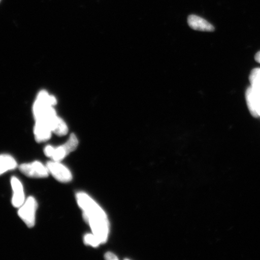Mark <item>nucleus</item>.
<instances>
[{"instance_id":"f257e3e1","label":"nucleus","mask_w":260,"mask_h":260,"mask_svg":"<svg viewBox=\"0 0 260 260\" xmlns=\"http://www.w3.org/2000/svg\"><path fill=\"white\" fill-rule=\"evenodd\" d=\"M83 219L88 223L92 233L101 243L107 241L109 235V221L107 216L93 215L83 213Z\"/></svg>"},{"instance_id":"f03ea898","label":"nucleus","mask_w":260,"mask_h":260,"mask_svg":"<svg viewBox=\"0 0 260 260\" xmlns=\"http://www.w3.org/2000/svg\"><path fill=\"white\" fill-rule=\"evenodd\" d=\"M79 145V141L74 134L71 135L68 141L57 148L48 145L44 149V153L54 161H60L68 154L73 152Z\"/></svg>"},{"instance_id":"7ed1b4c3","label":"nucleus","mask_w":260,"mask_h":260,"mask_svg":"<svg viewBox=\"0 0 260 260\" xmlns=\"http://www.w3.org/2000/svg\"><path fill=\"white\" fill-rule=\"evenodd\" d=\"M38 204L34 197H29L19 207L18 215L29 228L35 226Z\"/></svg>"},{"instance_id":"20e7f679","label":"nucleus","mask_w":260,"mask_h":260,"mask_svg":"<svg viewBox=\"0 0 260 260\" xmlns=\"http://www.w3.org/2000/svg\"><path fill=\"white\" fill-rule=\"evenodd\" d=\"M76 200L78 205L83 210V213L93 215H106L105 211L88 194L83 192L78 193L76 194Z\"/></svg>"},{"instance_id":"39448f33","label":"nucleus","mask_w":260,"mask_h":260,"mask_svg":"<svg viewBox=\"0 0 260 260\" xmlns=\"http://www.w3.org/2000/svg\"><path fill=\"white\" fill-rule=\"evenodd\" d=\"M19 170L25 176L30 178H46L50 174L47 165L45 166L38 161L22 164L19 167Z\"/></svg>"},{"instance_id":"423d86ee","label":"nucleus","mask_w":260,"mask_h":260,"mask_svg":"<svg viewBox=\"0 0 260 260\" xmlns=\"http://www.w3.org/2000/svg\"><path fill=\"white\" fill-rule=\"evenodd\" d=\"M47 167L50 174L61 183H68L72 180L73 175L69 169L60 161H49Z\"/></svg>"},{"instance_id":"0eeeda50","label":"nucleus","mask_w":260,"mask_h":260,"mask_svg":"<svg viewBox=\"0 0 260 260\" xmlns=\"http://www.w3.org/2000/svg\"><path fill=\"white\" fill-rule=\"evenodd\" d=\"M247 105L253 116H260V89L249 87L246 92Z\"/></svg>"},{"instance_id":"6e6552de","label":"nucleus","mask_w":260,"mask_h":260,"mask_svg":"<svg viewBox=\"0 0 260 260\" xmlns=\"http://www.w3.org/2000/svg\"><path fill=\"white\" fill-rule=\"evenodd\" d=\"M51 131L50 124L45 120H37L36 121L34 135L36 141L39 143L48 141L51 138Z\"/></svg>"},{"instance_id":"1a4fd4ad","label":"nucleus","mask_w":260,"mask_h":260,"mask_svg":"<svg viewBox=\"0 0 260 260\" xmlns=\"http://www.w3.org/2000/svg\"><path fill=\"white\" fill-rule=\"evenodd\" d=\"M11 186L13 190L12 205L14 207L19 208L25 201L23 186L21 182L15 177L11 179Z\"/></svg>"},{"instance_id":"9d476101","label":"nucleus","mask_w":260,"mask_h":260,"mask_svg":"<svg viewBox=\"0 0 260 260\" xmlns=\"http://www.w3.org/2000/svg\"><path fill=\"white\" fill-rule=\"evenodd\" d=\"M188 24L193 30L202 31H213V25L206 19L194 15H191L188 17Z\"/></svg>"},{"instance_id":"9b49d317","label":"nucleus","mask_w":260,"mask_h":260,"mask_svg":"<svg viewBox=\"0 0 260 260\" xmlns=\"http://www.w3.org/2000/svg\"><path fill=\"white\" fill-rule=\"evenodd\" d=\"M50 124L52 132L57 136L66 135L68 132V128L66 122L57 115L53 117L48 121Z\"/></svg>"},{"instance_id":"f8f14e48","label":"nucleus","mask_w":260,"mask_h":260,"mask_svg":"<svg viewBox=\"0 0 260 260\" xmlns=\"http://www.w3.org/2000/svg\"><path fill=\"white\" fill-rule=\"evenodd\" d=\"M17 167V162L11 155H0V175L9 171L15 170Z\"/></svg>"},{"instance_id":"ddd939ff","label":"nucleus","mask_w":260,"mask_h":260,"mask_svg":"<svg viewBox=\"0 0 260 260\" xmlns=\"http://www.w3.org/2000/svg\"><path fill=\"white\" fill-rule=\"evenodd\" d=\"M37 100L41 102L46 104L50 106H55L57 104V100L53 95H51L47 91L42 90L39 92Z\"/></svg>"},{"instance_id":"4468645a","label":"nucleus","mask_w":260,"mask_h":260,"mask_svg":"<svg viewBox=\"0 0 260 260\" xmlns=\"http://www.w3.org/2000/svg\"><path fill=\"white\" fill-rule=\"evenodd\" d=\"M249 81L253 88L260 89V68H255L251 71Z\"/></svg>"},{"instance_id":"2eb2a0df","label":"nucleus","mask_w":260,"mask_h":260,"mask_svg":"<svg viewBox=\"0 0 260 260\" xmlns=\"http://www.w3.org/2000/svg\"><path fill=\"white\" fill-rule=\"evenodd\" d=\"M84 242L86 245H90L92 247H98L101 244L99 239L93 234H87L84 237Z\"/></svg>"},{"instance_id":"dca6fc26","label":"nucleus","mask_w":260,"mask_h":260,"mask_svg":"<svg viewBox=\"0 0 260 260\" xmlns=\"http://www.w3.org/2000/svg\"><path fill=\"white\" fill-rule=\"evenodd\" d=\"M105 258L109 260L118 259V258L112 252H107L105 255Z\"/></svg>"},{"instance_id":"f3484780","label":"nucleus","mask_w":260,"mask_h":260,"mask_svg":"<svg viewBox=\"0 0 260 260\" xmlns=\"http://www.w3.org/2000/svg\"><path fill=\"white\" fill-rule=\"evenodd\" d=\"M255 60L257 61V62L260 63V51L258 52V53L256 54L255 56Z\"/></svg>"},{"instance_id":"a211bd4d","label":"nucleus","mask_w":260,"mask_h":260,"mask_svg":"<svg viewBox=\"0 0 260 260\" xmlns=\"http://www.w3.org/2000/svg\"><path fill=\"white\" fill-rule=\"evenodd\" d=\"M0 2H1V0H0Z\"/></svg>"}]
</instances>
